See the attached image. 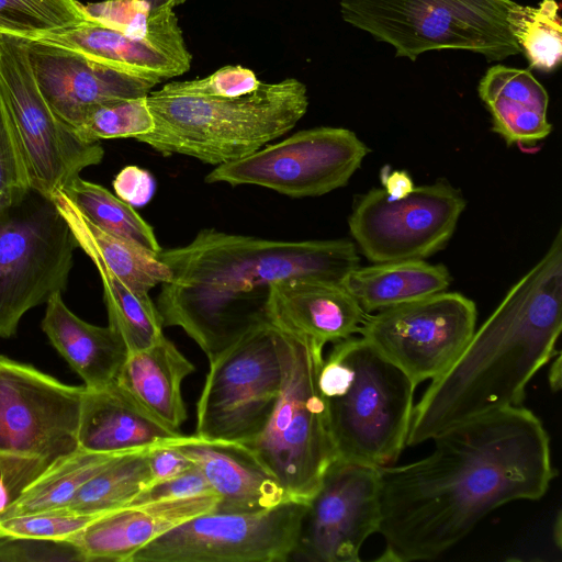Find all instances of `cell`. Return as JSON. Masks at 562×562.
I'll use <instances>...</instances> for the list:
<instances>
[{
  "instance_id": "1",
  "label": "cell",
  "mask_w": 562,
  "mask_h": 562,
  "mask_svg": "<svg viewBox=\"0 0 562 562\" xmlns=\"http://www.w3.org/2000/svg\"><path fill=\"white\" fill-rule=\"evenodd\" d=\"M432 452L381 473L378 561L431 560L497 507L537 501L555 476L550 438L528 408L498 409L436 435Z\"/></svg>"
},
{
  "instance_id": "2",
  "label": "cell",
  "mask_w": 562,
  "mask_h": 562,
  "mask_svg": "<svg viewBox=\"0 0 562 562\" xmlns=\"http://www.w3.org/2000/svg\"><path fill=\"white\" fill-rule=\"evenodd\" d=\"M158 258L171 280L157 310L164 327H180L212 358L245 333L270 323L272 284L288 278L341 283L359 266L353 243L272 240L206 228Z\"/></svg>"
},
{
  "instance_id": "3",
  "label": "cell",
  "mask_w": 562,
  "mask_h": 562,
  "mask_svg": "<svg viewBox=\"0 0 562 562\" xmlns=\"http://www.w3.org/2000/svg\"><path fill=\"white\" fill-rule=\"evenodd\" d=\"M562 239L506 294L414 405L406 446L484 414L520 406L535 374L554 356L562 328Z\"/></svg>"
},
{
  "instance_id": "4",
  "label": "cell",
  "mask_w": 562,
  "mask_h": 562,
  "mask_svg": "<svg viewBox=\"0 0 562 562\" xmlns=\"http://www.w3.org/2000/svg\"><path fill=\"white\" fill-rule=\"evenodd\" d=\"M154 119L149 133L135 138L167 156L179 154L204 164L243 158L290 132L308 106L306 86L286 78L232 98L161 95L146 98Z\"/></svg>"
},
{
  "instance_id": "5",
  "label": "cell",
  "mask_w": 562,
  "mask_h": 562,
  "mask_svg": "<svg viewBox=\"0 0 562 562\" xmlns=\"http://www.w3.org/2000/svg\"><path fill=\"white\" fill-rule=\"evenodd\" d=\"M318 389L337 459L386 467L406 446L416 384L363 337L334 344Z\"/></svg>"
},
{
  "instance_id": "6",
  "label": "cell",
  "mask_w": 562,
  "mask_h": 562,
  "mask_svg": "<svg viewBox=\"0 0 562 562\" xmlns=\"http://www.w3.org/2000/svg\"><path fill=\"white\" fill-rule=\"evenodd\" d=\"M278 344L280 394L261 431L245 445L293 499L308 503L337 459L317 381L324 347L280 328Z\"/></svg>"
},
{
  "instance_id": "7",
  "label": "cell",
  "mask_w": 562,
  "mask_h": 562,
  "mask_svg": "<svg viewBox=\"0 0 562 562\" xmlns=\"http://www.w3.org/2000/svg\"><path fill=\"white\" fill-rule=\"evenodd\" d=\"M513 0H340L345 22L416 60L438 49H462L501 61L520 54L508 26Z\"/></svg>"
},
{
  "instance_id": "8",
  "label": "cell",
  "mask_w": 562,
  "mask_h": 562,
  "mask_svg": "<svg viewBox=\"0 0 562 562\" xmlns=\"http://www.w3.org/2000/svg\"><path fill=\"white\" fill-rule=\"evenodd\" d=\"M77 247L53 199L36 189L0 206V338L66 289Z\"/></svg>"
},
{
  "instance_id": "9",
  "label": "cell",
  "mask_w": 562,
  "mask_h": 562,
  "mask_svg": "<svg viewBox=\"0 0 562 562\" xmlns=\"http://www.w3.org/2000/svg\"><path fill=\"white\" fill-rule=\"evenodd\" d=\"M195 434L247 443L266 425L282 384L278 328L261 324L209 359Z\"/></svg>"
},
{
  "instance_id": "10",
  "label": "cell",
  "mask_w": 562,
  "mask_h": 562,
  "mask_svg": "<svg viewBox=\"0 0 562 562\" xmlns=\"http://www.w3.org/2000/svg\"><path fill=\"white\" fill-rule=\"evenodd\" d=\"M0 98L20 142L32 188L52 198L99 165L102 146L81 139L47 104L35 81L24 38L0 33Z\"/></svg>"
},
{
  "instance_id": "11",
  "label": "cell",
  "mask_w": 562,
  "mask_h": 562,
  "mask_svg": "<svg viewBox=\"0 0 562 562\" xmlns=\"http://www.w3.org/2000/svg\"><path fill=\"white\" fill-rule=\"evenodd\" d=\"M307 504L202 514L153 540L128 562H284L295 551Z\"/></svg>"
},
{
  "instance_id": "12",
  "label": "cell",
  "mask_w": 562,
  "mask_h": 562,
  "mask_svg": "<svg viewBox=\"0 0 562 562\" xmlns=\"http://www.w3.org/2000/svg\"><path fill=\"white\" fill-rule=\"evenodd\" d=\"M368 153L350 130L314 127L218 165L205 181L259 186L296 199L319 196L346 186Z\"/></svg>"
},
{
  "instance_id": "13",
  "label": "cell",
  "mask_w": 562,
  "mask_h": 562,
  "mask_svg": "<svg viewBox=\"0 0 562 562\" xmlns=\"http://www.w3.org/2000/svg\"><path fill=\"white\" fill-rule=\"evenodd\" d=\"M476 307L457 292L379 310L359 333L416 385L445 372L475 330Z\"/></svg>"
},
{
  "instance_id": "14",
  "label": "cell",
  "mask_w": 562,
  "mask_h": 562,
  "mask_svg": "<svg viewBox=\"0 0 562 562\" xmlns=\"http://www.w3.org/2000/svg\"><path fill=\"white\" fill-rule=\"evenodd\" d=\"M464 207L461 192L446 181L415 187L400 200L372 189L355 205L349 229L372 262L424 260L445 247Z\"/></svg>"
},
{
  "instance_id": "15",
  "label": "cell",
  "mask_w": 562,
  "mask_h": 562,
  "mask_svg": "<svg viewBox=\"0 0 562 562\" xmlns=\"http://www.w3.org/2000/svg\"><path fill=\"white\" fill-rule=\"evenodd\" d=\"M85 390L0 356V451L53 462L78 449Z\"/></svg>"
},
{
  "instance_id": "16",
  "label": "cell",
  "mask_w": 562,
  "mask_h": 562,
  "mask_svg": "<svg viewBox=\"0 0 562 562\" xmlns=\"http://www.w3.org/2000/svg\"><path fill=\"white\" fill-rule=\"evenodd\" d=\"M381 522L380 468L336 459L307 504L292 558L358 562Z\"/></svg>"
},
{
  "instance_id": "17",
  "label": "cell",
  "mask_w": 562,
  "mask_h": 562,
  "mask_svg": "<svg viewBox=\"0 0 562 562\" xmlns=\"http://www.w3.org/2000/svg\"><path fill=\"white\" fill-rule=\"evenodd\" d=\"M156 85L187 72L192 56L173 9L155 12L149 29L130 33L92 20L42 38Z\"/></svg>"
},
{
  "instance_id": "18",
  "label": "cell",
  "mask_w": 562,
  "mask_h": 562,
  "mask_svg": "<svg viewBox=\"0 0 562 562\" xmlns=\"http://www.w3.org/2000/svg\"><path fill=\"white\" fill-rule=\"evenodd\" d=\"M24 45L40 91L55 115L72 130L94 105L147 97L156 86L49 42L24 38Z\"/></svg>"
},
{
  "instance_id": "19",
  "label": "cell",
  "mask_w": 562,
  "mask_h": 562,
  "mask_svg": "<svg viewBox=\"0 0 562 562\" xmlns=\"http://www.w3.org/2000/svg\"><path fill=\"white\" fill-rule=\"evenodd\" d=\"M196 465L220 501L213 513L270 509L293 499L245 443L196 434L168 440Z\"/></svg>"
},
{
  "instance_id": "20",
  "label": "cell",
  "mask_w": 562,
  "mask_h": 562,
  "mask_svg": "<svg viewBox=\"0 0 562 562\" xmlns=\"http://www.w3.org/2000/svg\"><path fill=\"white\" fill-rule=\"evenodd\" d=\"M218 501L217 494H206L130 504L100 515L71 542L86 562H128L139 549L178 525L213 513Z\"/></svg>"
},
{
  "instance_id": "21",
  "label": "cell",
  "mask_w": 562,
  "mask_h": 562,
  "mask_svg": "<svg viewBox=\"0 0 562 562\" xmlns=\"http://www.w3.org/2000/svg\"><path fill=\"white\" fill-rule=\"evenodd\" d=\"M366 312L341 283L288 278L272 284L269 322L321 346L359 333Z\"/></svg>"
},
{
  "instance_id": "22",
  "label": "cell",
  "mask_w": 562,
  "mask_h": 562,
  "mask_svg": "<svg viewBox=\"0 0 562 562\" xmlns=\"http://www.w3.org/2000/svg\"><path fill=\"white\" fill-rule=\"evenodd\" d=\"M86 387V386H85ZM181 435L143 409L115 381L85 390L79 448L100 453L142 450Z\"/></svg>"
},
{
  "instance_id": "23",
  "label": "cell",
  "mask_w": 562,
  "mask_h": 562,
  "mask_svg": "<svg viewBox=\"0 0 562 562\" xmlns=\"http://www.w3.org/2000/svg\"><path fill=\"white\" fill-rule=\"evenodd\" d=\"M194 371V364L164 335L127 353L115 383L154 418L180 431L187 419L182 383Z\"/></svg>"
},
{
  "instance_id": "24",
  "label": "cell",
  "mask_w": 562,
  "mask_h": 562,
  "mask_svg": "<svg viewBox=\"0 0 562 562\" xmlns=\"http://www.w3.org/2000/svg\"><path fill=\"white\" fill-rule=\"evenodd\" d=\"M61 293L47 300L42 329L86 387L102 389L115 381L127 349L109 325H92L74 314Z\"/></svg>"
},
{
  "instance_id": "25",
  "label": "cell",
  "mask_w": 562,
  "mask_h": 562,
  "mask_svg": "<svg viewBox=\"0 0 562 562\" xmlns=\"http://www.w3.org/2000/svg\"><path fill=\"white\" fill-rule=\"evenodd\" d=\"M479 95L491 113L493 131L507 144H533L551 133L548 92L529 69L490 67L479 83Z\"/></svg>"
},
{
  "instance_id": "26",
  "label": "cell",
  "mask_w": 562,
  "mask_h": 562,
  "mask_svg": "<svg viewBox=\"0 0 562 562\" xmlns=\"http://www.w3.org/2000/svg\"><path fill=\"white\" fill-rule=\"evenodd\" d=\"M52 199L68 223L78 247L89 258L99 259L130 289L148 293L153 288L171 280L170 270L158 258V254L94 226L63 190L56 191Z\"/></svg>"
},
{
  "instance_id": "27",
  "label": "cell",
  "mask_w": 562,
  "mask_h": 562,
  "mask_svg": "<svg viewBox=\"0 0 562 562\" xmlns=\"http://www.w3.org/2000/svg\"><path fill=\"white\" fill-rule=\"evenodd\" d=\"M450 283L442 265L425 260L380 262L351 270L342 286L364 312L408 303L445 291Z\"/></svg>"
},
{
  "instance_id": "28",
  "label": "cell",
  "mask_w": 562,
  "mask_h": 562,
  "mask_svg": "<svg viewBox=\"0 0 562 562\" xmlns=\"http://www.w3.org/2000/svg\"><path fill=\"white\" fill-rule=\"evenodd\" d=\"M120 454L122 453H100L78 448L54 460L24 491L4 519L67 508L81 486Z\"/></svg>"
},
{
  "instance_id": "29",
  "label": "cell",
  "mask_w": 562,
  "mask_h": 562,
  "mask_svg": "<svg viewBox=\"0 0 562 562\" xmlns=\"http://www.w3.org/2000/svg\"><path fill=\"white\" fill-rule=\"evenodd\" d=\"M150 447L116 457L81 486L67 509L85 515H102L130 505L151 484L147 459Z\"/></svg>"
},
{
  "instance_id": "30",
  "label": "cell",
  "mask_w": 562,
  "mask_h": 562,
  "mask_svg": "<svg viewBox=\"0 0 562 562\" xmlns=\"http://www.w3.org/2000/svg\"><path fill=\"white\" fill-rule=\"evenodd\" d=\"M89 259L94 265L102 282L109 326L123 340L127 353L155 344L164 336V325L157 306L148 293H139L130 289L99 259Z\"/></svg>"
},
{
  "instance_id": "31",
  "label": "cell",
  "mask_w": 562,
  "mask_h": 562,
  "mask_svg": "<svg viewBox=\"0 0 562 562\" xmlns=\"http://www.w3.org/2000/svg\"><path fill=\"white\" fill-rule=\"evenodd\" d=\"M63 191L94 226L134 241L154 254L162 250L153 227L132 205L104 187L77 177Z\"/></svg>"
},
{
  "instance_id": "32",
  "label": "cell",
  "mask_w": 562,
  "mask_h": 562,
  "mask_svg": "<svg viewBox=\"0 0 562 562\" xmlns=\"http://www.w3.org/2000/svg\"><path fill=\"white\" fill-rule=\"evenodd\" d=\"M555 0H541L538 5L514 3L507 22L512 35L530 67L550 72L562 58V20Z\"/></svg>"
},
{
  "instance_id": "33",
  "label": "cell",
  "mask_w": 562,
  "mask_h": 562,
  "mask_svg": "<svg viewBox=\"0 0 562 562\" xmlns=\"http://www.w3.org/2000/svg\"><path fill=\"white\" fill-rule=\"evenodd\" d=\"M87 20L78 0H0V33L38 40Z\"/></svg>"
},
{
  "instance_id": "34",
  "label": "cell",
  "mask_w": 562,
  "mask_h": 562,
  "mask_svg": "<svg viewBox=\"0 0 562 562\" xmlns=\"http://www.w3.org/2000/svg\"><path fill=\"white\" fill-rule=\"evenodd\" d=\"M146 98L116 99L94 105L74 131L88 143L137 138L154 127Z\"/></svg>"
},
{
  "instance_id": "35",
  "label": "cell",
  "mask_w": 562,
  "mask_h": 562,
  "mask_svg": "<svg viewBox=\"0 0 562 562\" xmlns=\"http://www.w3.org/2000/svg\"><path fill=\"white\" fill-rule=\"evenodd\" d=\"M100 515H85L67 508L19 515L0 520V537L72 541Z\"/></svg>"
},
{
  "instance_id": "36",
  "label": "cell",
  "mask_w": 562,
  "mask_h": 562,
  "mask_svg": "<svg viewBox=\"0 0 562 562\" xmlns=\"http://www.w3.org/2000/svg\"><path fill=\"white\" fill-rule=\"evenodd\" d=\"M260 82L251 69L228 65L205 78L168 82L155 92L161 95L232 98L255 90Z\"/></svg>"
},
{
  "instance_id": "37",
  "label": "cell",
  "mask_w": 562,
  "mask_h": 562,
  "mask_svg": "<svg viewBox=\"0 0 562 562\" xmlns=\"http://www.w3.org/2000/svg\"><path fill=\"white\" fill-rule=\"evenodd\" d=\"M31 188L20 142L0 98V206L21 198Z\"/></svg>"
},
{
  "instance_id": "38",
  "label": "cell",
  "mask_w": 562,
  "mask_h": 562,
  "mask_svg": "<svg viewBox=\"0 0 562 562\" xmlns=\"http://www.w3.org/2000/svg\"><path fill=\"white\" fill-rule=\"evenodd\" d=\"M50 463L38 457L0 451V520Z\"/></svg>"
},
{
  "instance_id": "39",
  "label": "cell",
  "mask_w": 562,
  "mask_h": 562,
  "mask_svg": "<svg viewBox=\"0 0 562 562\" xmlns=\"http://www.w3.org/2000/svg\"><path fill=\"white\" fill-rule=\"evenodd\" d=\"M86 562L70 541L0 537V562Z\"/></svg>"
},
{
  "instance_id": "40",
  "label": "cell",
  "mask_w": 562,
  "mask_h": 562,
  "mask_svg": "<svg viewBox=\"0 0 562 562\" xmlns=\"http://www.w3.org/2000/svg\"><path fill=\"white\" fill-rule=\"evenodd\" d=\"M206 494L215 493L201 470L196 465H193L188 471L175 477L149 485L142 491L131 504L187 498Z\"/></svg>"
},
{
  "instance_id": "41",
  "label": "cell",
  "mask_w": 562,
  "mask_h": 562,
  "mask_svg": "<svg viewBox=\"0 0 562 562\" xmlns=\"http://www.w3.org/2000/svg\"><path fill=\"white\" fill-rule=\"evenodd\" d=\"M117 198L132 206H143L151 199L156 183L153 176L138 166L124 167L113 180Z\"/></svg>"
},
{
  "instance_id": "42",
  "label": "cell",
  "mask_w": 562,
  "mask_h": 562,
  "mask_svg": "<svg viewBox=\"0 0 562 562\" xmlns=\"http://www.w3.org/2000/svg\"><path fill=\"white\" fill-rule=\"evenodd\" d=\"M147 459L151 484L175 477L194 465L184 453L170 445L168 440L151 446L147 451Z\"/></svg>"
},
{
  "instance_id": "43",
  "label": "cell",
  "mask_w": 562,
  "mask_h": 562,
  "mask_svg": "<svg viewBox=\"0 0 562 562\" xmlns=\"http://www.w3.org/2000/svg\"><path fill=\"white\" fill-rule=\"evenodd\" d=\"M381 180L385 193L393 200L407 196L415 189L412 178L406 171L393 170L385 166L381 171Z\"/></svg>"
},
{
  "instance_id": "44",
  "label": "cell",
  "mask_w": 562,
  "mask_h": 562,
  "mask_svg": "<svg viewBox=\"0 0 562 562\" xmlns=\"http://www.w3.org/2000/svg\"><path fill=\"white\" fill-rule=\"evenodd\" d=\"M549 383L550 387L553 392H557L561 387V355L560 352L557 356V359L553 361L550 372H549Z\"/></svg>"
},
{
  "instance_id": "45",
  "label": "cell",
  "mask_w": 562,
  "mask_h": 562,
  "mask_svg": "<svg viewBox=\"0 0 562 562\" xmlns=\"http://www.w3.org/2000/svg\"><path fill=\"white\" fill-rule=\"evenodd\" d=\"M149 5L153 11L171 8L173 9L176 0H138Z\"/></svg>"
},
{
  "instance_id": "46",
  "label": "cell",
  "mask_w": 562,
  "mask_h": 562,
  "mask_svg": "<svg viewBox=\"0 0 562 562\" xmlns=\"http://www.w3.org/2000/svg\"><path fill=\"white\" fill-rule=\"evenodd\" d=\"M186 1H187V0H176V1H175V5H176V7H177V5H180V4H182L183 2H186Z\"/></svg>"
}]
</instances>
